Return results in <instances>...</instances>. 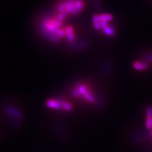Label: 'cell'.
<instances>
[{
  "label": "cell",
  "mask_w": 152,
  "mask_h": 152,
  "mask_svg": "<svg viewBox=\"0 0 152 152\" xmlns=\"http://www.w3.org/2000/svg\"><path fill=\"white\" fill-rule=\"evenodd\" d=\"M83 0H63L56 7L55 17L64 22L70 17L80 14L84 9Z\"/></svg>",
  "instance_id": "7a4b0ae2"
},
{
  "label": "cell",
  "mask_w": 152,
  "mask_h": 152,
  "mask_svg": "<svg viewBox=\"0 0 152 152\" xmlns=\"http://www.w3.org/2000/svg\"><path fill=\"white\" fill-rule=\"evenodd\" d=\"M41 29L44 36L51 41L58 42L66 37V27H64L63 22L55 17L44 19L41 24Z\"/></svg>",
  "instance_id": "6da1fadb"
},
{
  "label": "cell",
  "mask_w": 152,
  "mask_h": 152,
  "mask_svg": "<svg viewBox=\"0 0 152 152\" xmlns=\"http://www.w3.org/2000/svg\"><path fill=\"white\" fill-rule=\"evenodd\" d=\"M113 16L109 14H95L92 19L93 28L106 36L114 37L116 32L113 23Z\"/></svg>",
  "instance_id": "3957f363"
},
{
  "label": "cell",
  "mask_w": 152,
  "mask_h": 152,
  "mask_svg": "<svg viewBox=\"0 0 152 152\" xmlns=\"http://www.w3.org/2000/svg\"><path fill=\"white\" fill-rule=\"evenodd\" d=\"M73 96L88 104H93L96 102V97L91 87L85 82L77 84L73 90Z\"/></svg>",
  "instance_id": "277c9868"
},
{
  "label": "cell",
  "mask_w": 152,
  "mask_h": 152,
  "mask_svg": "<svg viewBox=\"0 0 152 152\" xmlns=\"http://www.w3.org/2000/svg\"><path fill=\"white\" fill-rule=\"evenodd\" d=\"M145 126L148 129L152 128V108H147L145 116Z\"/></svg>",
  "instance_id": "5b68a950"
}]
</instances>
